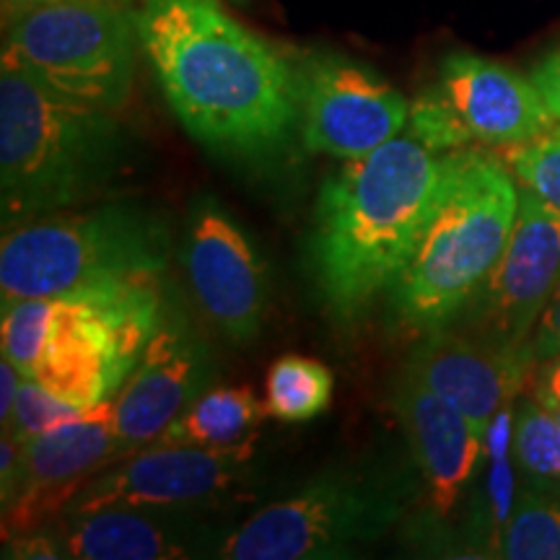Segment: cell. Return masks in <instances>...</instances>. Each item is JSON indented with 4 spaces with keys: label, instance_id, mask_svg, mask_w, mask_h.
Here are the masks:
<instances>
[{
    "label": "cell",
    "instance_id": "6da1fadb",
    "mask_svg": "<svg viewBox=\"0 0 560 560\" xmlns=\"http://www.w3.org/2000/svg\"><path fill=\"white\" fill-rule=\"evenodd\" d=\"M138 42L177 120L219 156L278 151L301 115V73L215 0H143Z\"/></svg>",
    "mask_w": 560,
    "mask_h": 560
},
{
    "label": "cell",
    "instance_id": "7a4b0ae2",
    "mask_svg": "<svg viewBox=\"0 0 560 560\" xmlns=\"http://www.w3.org/2000/svg\"><path fill=\"white\" fill-rule=\"evenodd\" d=\"M452 151L397 136L369 156L346 161L322 185L310 257L335 317L348 322L395 285L423 234Z\"/></svg>",
    "mask_w": 560,
    "mask_h": 560
},
{
    "label": "cell",
    "instance_id": "3957f363",
    "mask_svg": "<svg viewBox=\"0 0 560 560\" xmlns=\"http://www.w3.org/2000/svg\"><path fill=\"white\" fill-rule=\"evenodd\" d=\"M125 156L112 112L66 100L19 66L0 68L3 226L81 206L115 179Z\"/></svg>",
    "mask_w": 560,
    "mask_h": 560
},
{
    "label": "cell",
    "instance_id": "277c9868",
    "mask_svg": "<svg viewBox=\"0 0 560 560\" xmlns=\"http://www.w3.org/2000/svg\"><path fill=\"white\" fill-rule=\"evenodd\" d=\"M520 213V182L482 149L452 151L423 234L395 285L392 310L405 327L452 325L499 262Z\"/></svg>",
    "mask_w": 560,
    "mask_h": 560
},
{
    "label": "cell",
    "instance_id": "5b68a950",
    "mask_svg": "<svg viewBox=\"0 0 560 560\" xmlns=\"http://www.w3.org/2000/svg\"><path fill=\"white\" fill-rule=\"evenodd\" d=\"M170 231L128 206L50 213L9 226L0 244L3 306L21 299H75L130 283H161Z\"/></svg>",
    "mask_w": 560,
    "mask_h": 560
},
{
    "label": "cell",
    "instance_id": "8992f818",
    "mask_svg": "<svg viewBox=\"0 0 560 560\" xmlns=\"http://www.w3.org/2000/svg\"><path fill=\"white\" fill-rule=\"evenodd\" d=\"M136 13L122 0H52L3 11V60L66 100L115 112L136 66Z\"/></svg>",
    "mask_w": 560,
    "mask_h": 560
},
{
    "label": "cell",
    "instance_id": "52a82bcc",
    "mask_svg": "<svg viewBox=\"0 0 560 560\" xmlns=\"http://www.w3.org/2000/svg\"><path fill=\"white\" fill-rule=\"evenodd\" d=\"M402 490L369 472H325L229 532L215 556L229 560L348 558L400 520Z\"/></svg>",
    "mask_w": 560,
    "mask_h": 560
},
{
    "label": "cell",
    "instance_id": "ba28073f",
    "mask_svg": "<svg viewBox=\"0 0 560 560\" xmlns=\"http://www.w3.org/2000/svg\"><path fill=\"white\" fill-rule=\"evenodd\" d=\"M556 122L535 81L480 55L452 52L410 102L408 130L433 151L511 149Z\"/></svg>",
    "mask_w": 560,
    "mask_h": 560
},
{
    "label": "cell",
    "instance_id": "9c48e42d",
    "mask_svg": "<svg viewBox=\"0 0 560 560\" xmlns=\"http://www.w3.org/2000/svg\"><path fill=\"white\" fill-rule=\"evenodd\" d=\"M560 280V210L520 185V213L499 262L462 310L465 330L529 353L537 319ZM459 314V317H462Z\"/></svg>",
    "mask_w": 560,
    "mask_h": 560
},
{
    "label": "cell",
    "instance_id": "30bf717a",
    "mask_svg": "<svg viewBox=\"0 0 560 560\" xmlns=\"http://www.w3.org/2000/svg\"><path fill=\"white\" fill-rule=\"evenodd\" d=\"M255 441L226 450L151 444L112 462L79 490L62 514L96 509L177 511L219 499L236 486L255 457Z\"/></svg>",
    "mask_w": 560,
    "mask_h": 560
},
{
    "label": "cell",
    "instance_id": "8fae6325",
    "mask_svg": "<svg viewBox=\"0 0 560 560\" xmlns=\"http://www.w3.org/2000/svg\"><path fill=\"white\" fill-rule=\"evenodd\" d=\"M120 457L115 397L21 444L16 480L3 495V537L30 535L58 520L79 490Z\"/></svg>",
    "mask_w": 560,
    "mask_h": 560
},
{
    "label": "cell",
    "instance_id": "7c38bea8",
    "mask_svg": "<svg viewBox=\"0 0 560 560\" xmlns=\"http://www.w3.org/2000/svg\"><path fill=\"white\" fill-rule=\"evenodd\" d=\"M410 102L361 62L322 55L301 70V136L314 153L353 161L400 136Z\"/></svg>",
    "mask_w": 560,
    "mask_h": 560
},
{
    "label": "cell",
    "instance_id": "4fadbf2b",
    "mask_svg": "<svg viewBox=\"0 0 560 560\" xmlns=\"http://www.w3.org/2000/svg\"><path fill=\"white\" fill-rule=\"evenodd\" d=\"M210 355L182 312L164 304L136 369L115 395L120 457L151 446L206 392Z\"/></svg>",
    "mask_w": 560,
    "mask_h": 560
},
{
    "label": "cell",
    "instance_id": "5bb4252c",
    "mask_svg": "<svg viewBox=\"0 0 560 560\" xmlns=\"http://www.w3.org/2000/svg\"><path fill=\"white\" fill-rule=\"evenodd\" d=\"M185 268L202 312L229 340L244 346L260 332L268 270L240 223L213 200L195 208Z\"/></svg>",
    "mask_w": 560,
    "mask_h": 560
},
{
    "label": "cell",
    "instance_id": "9a60e30c",
    "mask_svg": "<svg viewBox=\"0 0 560 560\" xmlns=\"http://www.w3.org/2000/svg\"><path fill=\"white\" fill-rule=\"evenodd\" d=\"M532 369L535 363L522 350L450 325L433 330L408 366L441 400L470 418L482 436L529 380Z\"/></svg>",
    "mask_w": 560,
    "mask_h": 560
},
{
    "label": "cell",
    "instance_id": "2e32d148",
    "mask_svg": "<svg viewBox=\"0 0 560 560\" xmlns=\"http://www.w3.org/2000/svg\"><path fill=\"white\" fill-rule=\"evenodd\" d=\"M132 366L112 327L81 299H58L32 380L73 408L115 397Z\"/></svg>",
    "mask_w": 560,
    "mask_h": 560
},
{
    "label": "cell",
    "instance_id": "e0dca14e",
    "mask_svg": "<svg viewBox=\"0 0 560 560\" xmlns=\"http://www.w3.org/2000/svg\"><path fill=\"white\" fill-rule=\"evenodd\" d=\"M392 402L408 436L412 459L423 475L431 506L446 516L472 478L486 436L470 418L441 400L408 369L397 382Z\"/></svg>",
    "mask_w": 560,
    "mask_h": 560
},
{
    "label": "cell",
    "instance_id": "ac0fdd59",
    "mask_svg": "<svg viewBox=\"0 0 560 560\" xmlns=\"http://www.w3.org/2000/svg\"><path fill=\"white\" fill-rule=\"evenodd\" d=\"M60 558L75 560H174L192 558V532L140 509H96L60 514L45 524Z\"/></svg>",
    "mask_w": 560,
    "mask_h": 560
},
{
    "label": "cell",
    "instance_id": "d6986e66",
    "mask_svg": "<svg viewBox=\"0 0 560 560\" xmlns=\"http://www.w3.org/2000/svg\"><path fill=\"white\" fill-rule=\"evenodd\" d=\"M265 416V402L257 400L249 387H215L202 392L153 444H185L206 450L240 446L260 439Z\"/></svg>",
    "mask_w": 560,
    "mask_h": 560
},
{
    "label": "cell",
    "instance_id": "ffe728a7",
    "mask_svg": "<svg viewBox=\"0 0 560 560\" xmlns=\"http://www.w3.org/2000/svg\"><path fill=\"white\" fill-rule=\"evenodd\" d=\"M332 384L325 363L306 355H283L272 363L265 380V410L283 423H304L327 410Z\"/></svg>",
    "mask_w": 560,
    "mask_h": 560
},
{
    "label": "cell",
    "instance_id": "44dd1931",
    "mask_svg": "<svg viewBox=\"0 0 560 560\" xmlns=\"http://www.w3.org/2000/svg\"><path fill=\"white\" fill-rule=\"evenodd\" d=\"M514 459L532 488L540 493H560V420L535 397L516 408Z\"/></svg>",
    "mask_w": 560,
    "mask_h": 560
},
{
    "label": "cell",
    "instance_id": "7402d4cb",
    "mask_svg": "<svg viewBox=\"0 0 560 560\" xmlns=\"http://www.w3.org/2000/svg\"><path fill=\"white\" fill-rule=\"evenodd\" d=\"M501 556L511 560H560V493L532 490L522 495L501 532Z\"/></svg>",
    "mask_w": 560,
    "mask_h": 560
},
{
    "label": "cell",
    "instance_id": "603a6c76",
    "mask_svg": "<svg viewBox=\"0 0 560 560\" xmlns=\"http://www.w3.org/2000/svg\"><path fill=\"white\" fill-rule=\"evenodd\" d=\"M58 299H21L3 306V359L32 380Z\"/></svg>",
    "mask_w": 560,
    "mask_h": 560
},
{
    "label": "cell",
    "instance_id": "cb8c5ba5",
    "mask_svg": "<svg viewBox=\"0 0 560 560\" xmlns=\"http://www.w3.org/2000/svg\"><path fill=\"white\" fill-rule=\"evenodd\" d=\"M503 151H509L506 164L516 182L560 210V125Z\"/></svg>",
    "mask_w": 560,
    "mask_h": 560
},
{
    "label": "cell",
    "instance_id": "d4e9b609",
    "mask_svg": "<svg viewBox=\"0 0 560 560\" xmlns=\"http://www.w3.org/2000/svg\"><path fill=\"white\" fill-rule=\"evenodd\" d=\"M79 408L68 405L60 397H55L52 392H47L39 382L24 380L19 389L16 402L9 420L3 423V433H9L11 439H16L19 444L42 436V433L58 429L60 423L79 416Z\"/></svg>",
    "mask_w": 560,
    "mask_h": 560
},
{
    "label": "cell",
    "instance_id": "484cf974",
    "mask_svg": "<svg viewBox=\"0 0 560 560\" xmlns=\"http://www.w3.org/2000/svg\"><path fill=\"white\" fill-rule=\"evenodd\" d=\"M529 353L535 366L552 359V355H560V280L550 301L545 304L540 319H537L535 332H532L529 340Z\"/></svg>",
    "mask_w": 560,
    "mask_h": 560
},
{
    "label": "cell",
    "instance_id": "4316f807",
    "mask_svg": "<svg viewBox=\"0 0 560 560\" xmlns=\"http://www.w3.org/2000/svg\"><path fill=\"white\" fill-rule=\"evenodd\" d=\"M532 397L560 420V355L537 363L535 376H532Z\"/></svg>",
    "mask_w": 560,
    "mask_h": 560
},
{
    "label": "cell",
    "instance_id": "83f0119b",
    "mask_svg": "<svg viewBox=\"0 0 560 560\" xmlns=\"http://www.w3.org/2000/svg\"><path fill=\"white\" fill-rule=\"evenodd\" d=\"M532 81L548 104L550 115L560 122V47L537 62V68L532 70Z\"/></svg>",
    "mask_w": 560,
    "mask_h": 560
},
{
    "label": "cell",
    "instance_id": "f1b7e54d",
    "mask_svg": "<svg viewBox=\"0 0 560 560\" xmlns=\"http://www.w3.org/2000/svg\"><path fill=\"white\" fill-rule=\"evenodd\" d=\"M21 384H24V374L13 366L9 359L0 361V423H5L16 402Z\"/></svg>",
    "mask_w": 560,
    "mask_h": 560
},
{
    "label": "cell",
    "instance_id": "f546056e",
    "mask_svg": "<svg viewBox=\"0 0 560 560\" xmlns=\"http://www.w3.org/2000/svg\"><path fill=\"white\" fill-rule=\"evenodd\" d=\"M39 3H52V0H3V11L24 9V5H39ZM122 3H128V0H122Z\"/></svg>",
    "mask_w": 560,
    "mask_h": 560
}]
</instances>
